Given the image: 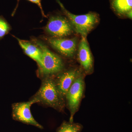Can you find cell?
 <instances>
[{
    "label": "cell",
    "instance_id": "9c48e42d",
    "mask_svg": "<svg viewBox=\"0 0 132 132\" xmlns=\"http://www.w3.org/2000/svg\"><path fill=\"white\" fill-rule=\"evenodd\" d=\"M80 75L79 69L74 68L66 71L59 76L55 82L59 92L62 97H65L74 81Z\"/></svg>",
    "mask_w": 132,
    "mask_h": 132
},
{
    "label": "cell",
    "instance_id": "8fae6325",
    "mask_svg": "<svg viewBox=\"0 0 132 132\" xmlns=\"http://www.w3.org/2000/svg\"><path fill=\"white\" fill-rule=\"evenodd\" d=\"M111 7L120 16H127L132 12V0H110Z\"/></svg>",
    "mask_w": 132,
    "mask_h": 132
},
{
    "label": "cell",
    "instance_id": "8992f818",
    "mask_svg": "<svg viewBox=\"0 0 132 132\" xmlns=\"http://www.w3.org/2000/svg\"><path fill=\"white\" fill-rule=\"evenodd\" d=\"M39 103L38 100L33 99L27 102L15 103L12 105V117L15 120L33 125L42 129L43 127L35 119L31 114L30 108L32 104Z\"/></svg>",
    "mask_w": 132,
    "mask_h": 132
},
{
    "label": "cell",
    "instance_id": "52a82bcc",
    "mask_svg": "<svg viewBox=\"0 0 132 132\" xmlns=\"http://www.w3.org/2000/svg\"><path fill=\"white\" fill-rule=\"evenodd\" d=\"M78 59L86 73H92L93 71V58L86 38L81 37L78 46Z\"/></svg>",
    "mask_w": 132,
    "mask_h": 132
},
{
    "label": "cell",
    "instance_id": "4fadbf2b",
    "mask_svg": "<svg viewBox=\"0 0 132 132\" xmlns=\"http://www.w3.org/2000/svg\"><path fill=\"white\" fill-rule=\"evenodd\" d=\"M9 25L2 16H0V40L9 32Z\"/></svg>",
    "mask_w": 132,
    "mask_h": 132
},
{
    "label": "cell",
    "instance_id": "3957f363",
    "mask_svg": "<svg viewBox=\"0 0 132 132\" xmlns=\"http://www.w3.org/2000/svg\"><path fill=\"white\" fill-rule=\"evenodd\" d=\"M37 45L42 52L41 61L39 65L40 73L48 76L55 74L62 71L64 64L61 58L41 43L37 42Z\"/></svg>",
    "mask_w": 132,
    "mask_h": 132
},
{
    "label": "cell",
    "instance_id": "ba28073f",
    "mask_svg": "<svg viewBox=\"0 0 132 132\" xmlns=\"http://www.w3.org/2000/svg\"><path fill=\"white\" fill-rule=\"evenodd\" d=\"M48 41L54 48L66 57H72L76 51L78 40L75 37L71 39L51 38Z\"/></svg>",
    "mask_w": 132,
    "mask_h": 132
},
{
    "label": "cell",
    "instance_id": "7c38bea8",
    "mask_svg": "<svg viewBox=\"0 0 132 132\" xmlns=\"http://www.w3.org/2000/svg\"><path fill=\"white\" fill-rule=\"evenodd\" d=\"M83 128L81 124L64 121L57 130V132H80Z\"/></svg>",
    "mask_w": 132,
    "mask_h": 132
},
{
    "label": "cell",
    "instance_id": "7a4b0ae2",
    "mask_svg": "<svg viewBox=\"0 0 132 132\" xmlns=\"http://www.w3.org/2000/svg\"><path fill=\"white\" fill-rule=\"evenodd\" d=\"M63 97L57 88L56 82L51 78L43 81L40 88L34 98L47 106L62 111L64 108Z\"/></svg>",
    "mask_w": 132,
    "mask_h": 132
},
{
    "label": "cell",
    "instance_id": "5b68a950",
    "mask_svg": "<svg viewBox=\"0 0 132 132\" xmlns=\"http://www.w3.org/2000/svg\"><path fill=\"white\" fill-rule=\"evenodd\" d=\"M45 30L50 35L57 38L68 36L75 32L73 27L68 19L61 16H51Z\"/></svg>",
    "mask_w": 132,
    "mask_h": 132
},
{
    "label": "cell",
    "instance_id": "5bb4252c",
    "mask_svg": "<svg viewBox=\"0 0 132 132\" xmlns=\"http://www.w3.org/2000/svg\"><path fill=\"white\" fill-rule=\"evenodd\" d=\"M20 0H17V3L16 7L15 8L14 11L13 12V14H14L15 13V11H16V9H17V7H18V5L19 1ZM28 1L32 3H34V4H36L37 6L39 7L40 9L41 12L42 14V16H44V17H46V15H45V13H44V11H43V7L41 3V0H27Z\"/></svg>",
    "mask_w": 132,
    "mask_h": 132
},
{
    "label": "cell",
    "instance_id": "30bf717a",
    "mask_svg": "<svg viewBox=\"0 0 132 132\" xmlns=\"http://www.w3.org/2000/svg\"><path fill=\"white\" fill-rule=\"evenodd\" d=\"M16 39L19 45L24 50L26 54L36 61L38 65H39L42 55V52L40 48L27 41L22 40L18 38H16Z\"/></svg>",
    "mask_w": 132,
    "mask_h": 132
},
{
    "label": "cell",
    "instance_id": "6da1fadb",
    "mask_svg": "<svg viewBox=\"0 0 132 132\" xmlns=\"http://www.w3.org/2000/svg\"><path fill=\"white\" fill-rule=\"evenodd\" d=\"M56 1L73 27L75 31L81 35V37L86 38L88 35L98 24L100 18L97 13L90 12L86 14L76 15L66 9L60 0Z\"/></svg>",
    "mask_w": 132,
    "mask_h": 132
},
{
    "label": "cell",
    "instance_id": "277c9868",
    "mask_svg": "<svg viewBox=\"0 0 132 132\" xmlns=\"http://www.w3.org/2000/svg\"><path fill=\"white\" fill-rule=\"evenodd\" d=\"M85 88L84 76L81 74L73 82L66 95L70 111L69 122H73L74 116L79 109Z\"/></svg>",
    "mask_w": 132,
    "mask_h": 132
}]
</instances>
